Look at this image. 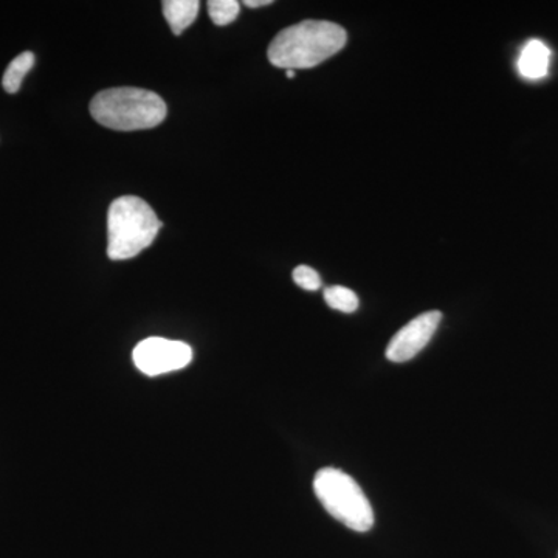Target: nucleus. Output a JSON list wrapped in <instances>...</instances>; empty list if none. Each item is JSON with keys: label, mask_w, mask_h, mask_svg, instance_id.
<instances>
[{"label": "nucleus", "mask_w": 558, "mask_h": 558, "mask_svg": "<svg viewBox=\"0 0 558 558\" xmlns=\"http://www.w3.org/2000/svg\"><path fill=\"white\" fill-rule=\"evenodd\" d=\"M550 50L542 40H529L521 50L519 72L523 78L537 81L545 78L549 72Z\"/></svg>", "instance_id": "7"}, {"label": "nucleus", "mask_w": 558, "mask_h": 558, "mask_svg": "<svg viewBox=\"0 0 558 558\" xmlns=\"http://www.w3.org/2000/svg\"><path fill=\"white\" fill-rule=\"evenodd\" d=\"M161 222L148 202L135 196L113 201L108 213V256L135 258L156 240Z\"/></svg>", "instance_id": "3"}, {"label": "nucleus", "mask_w": 558, "mask_h": 558, "mask_svg": "<svg viewBox=\"0 0 558 558\" xmlns=\"http://www.w3.org/2000/svg\"><path fill=\"white\" fill-rule=\"evenodd\" d=\"M325 301L330 310L352 314L359 310V296L351 289L343 286H332L325 290Z\"/></svg>", "instance_id": "10"}, {"label": "nucleus", "mask_w": 558, "mask_h": 558, "mask_svg": "<svg viewBox=\"0 0 558 558\" xmlns=\"http://www.w3.org/2000/svg\"><path fill=\"white\" fill-rule=\"evenodd\" d=\"M293 281L299 288L315 292L322 288V278H319L318 271L312 269L310 266H299L293 270Z\"/></svg>", "instance_id": "12"}, {"label": "nucleus", "mask_w": 558, "mask_h": 558, "mask_svg": "<svg viewBox=\"0 0 558 558\" xmlns=\"http://www.w3.org/2000/svg\"><path fill=\"white\" fill-rule=\"evenodd\" d=\"M35 62L36 58L32 51H24V53L17 54V57L10 62L5 73H3V89L9 92V94H16V92L21 89L22 81H24L25 75L31 72Z\"/></svg>", "instance_id": "9"}, {"label": "nucleus", "mask_w": 558, "mask_h": 558, "mask_svg": "<svg viewBox=\"0 0 558 558\" xmlns=\"http://www.w3.org/2000/svg\"><path fill=\"white\" fill-rule=\"evenodd\" d=\"M245 5L250 7V9H259V7L270 5L271 0H245Z\"/></svg>", "instance_id": "13"}, {"label": "nucleus", "mask_w": 558, "mask_h": 558, "mask_svg": "<svg viewBox=\"0 0 558 558\" xmlns=\"http://www.w3.org/2000/svg\"><path fill=\"white\" fill-rule=\"evenodd\" d=\"M343 27L329 21H303L275 36L267 57L275 68L312 69L347 46Z\"/></svg>", "instance_id": "1"}, {"label": "nucleus", "mask_w": 558, "mask_h": 558, "mask_svg": "<svg viewBox=\"0 0 558 558\" xmlns=\"http://www.w3.org/2000/svg\"><path fill=\"white\" fill-rule=\"evenodd\" d=\"M199 0H167L163 2L165 20L174 35H182L199 14Z\"/></svg>", "instance_id": "8"}, {"label": "nucleus", "mask_w": 558, "mask_h": 558, "mask_svg": "<svg viewBox=\"0 0 558 558\" xmlns=\"http://www.w3.org/2000/svg\"><path fill=\"white\" fill-rule=\"evenodd\" d=\"M240 9V2H236V0H211V2H208L209 17L220 27L236 21Z\"/></svg>", "instance_id": "11"}, {"label": "nucleus", "mask_w": 558, "mask_h": 558, "mask_svg": "<svg viewBox=\"0 0 558 558\" xmlns=\"http://www.w3.org/2000/svg\"><path fill=\"white\" fill-rule=\"evenodd\" d=\"M135 366L149 377L185 368L193 360V349L183 341L150 337L140 341L132 352Z\"/></svg>", "instance_id": "5"}, {"label": "nucleus", "mask_w": 558, "mask_h": 558, "mask_svg": "<svg viewBox=\"0 0 558 558\" xmlns=\"http://www.w3.org/2000/svg\"><path fill=\"white\" fill-rule=\"evenodd\" d=\"M97 123L113 131L153 130L167 119V105L154 92L137 87L102 90L90 101Z\"/></svg>", "instance_id": "2"}, {"label": "nucleus", "mask_w": 558, "mask_h": 558, "mask_svg": "<svg viewBox=\"0 0 558 558\" xmlns=\"http://www.w3.org/2000/svg\"><path fill=\"white\" fill-rule=\"evenodd\" d=\"M440 319H442V314L438 311L425 312V314L411 319L409 325L403 326L389 341L387 348L389 362L403 363L416 357L435 336Z\"/></svg>", "instance_id": "6"}, {"label": "nucleus", "mask_w": 558, "mask_h": 558, "mask_svg": "<svg viewBox=\"0 0 558 558\" xmlns=\"http://www.w3.org/2000/svg\"><path fill=\"white\" fill-rule=\"evenodd\" d=\"M314 490L323 508L344 526L355 532H368L374 526L373 506L348 473L336 468L319 470Z\"/></svg>", "instance_id": "4"}, {"label": "nucleus", "mask_w": 558, "mask_h": 558, "mask_svg": "<svg viewBox=\"0 0 558 558\" xmlns=\"http://www.w3.org/2000/svg\"><path fill=\"white\" fill-rule=\"evenodd\" d=\"M286 73H288V78H293V76H295V70H286Z\"/></svg>", "instance_id": "14"}]
</instances>
